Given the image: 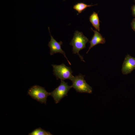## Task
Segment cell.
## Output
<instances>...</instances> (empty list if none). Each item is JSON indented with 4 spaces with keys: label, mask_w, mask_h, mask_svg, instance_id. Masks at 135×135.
I'll return each instance as SVG.
<instances>
[{
    "label": "cell",
    "mask_w": 135,
    "mask_h": 135,
    "mask_svg": "<svg viewBox=\"0 0 135 135\" xmlns=\"http://www.w3.org/2000/svg\"><path fill=\"white\" fill-rule=\"evenodd\" d=\"M89 42L88 38L84 36L82 32L78 30L75 32L74 36L70 44L72 46L73 54H77L81 60L85 62L83 56L79 54L80 51L86 48V45Z\"/></svg>",
    "instance_id": "obj_1"
},
{
    "label": "cell",
    "mask_w": 135,
    "mask_h": 135,
    "mask_svg": "<svg viewBox=\"0 0 135 135\" xmlns=\"http://www.w3.org/2000/svg\"><path fill=\"white\" fill-rule=\"evenodd\" d=\"M28 94L32 98L45 104H46L48 97L50 96V92H47L44 88L37 85L30 87Z\"/></svg>",
    "instance_id": "obj_2"
},
{
    "label": "cell",
    "mask_w": 135,
    "mask_h": 135,
    "mask_svg": "<svg viewBox=\"0 0 135 135\" xmlns=\"http://www.w3.org/2000/svg\"><path fill=\"white\" fill-rule=\"evenodd\" d=\"M84 75L79 74L78 75L74 76L71 80L72 82V85L78 92L92 93V88L88 84L84 79Z\"/></svg>",
    "instance_id": "obj_3"
},
{
    "label": "cell",
    "mask_w": 135,
    "mask_h": 135,
    "mask_svg": "<svg viewBox=\"0 0 135 135\" xmlns=\"http://www.w3.org/2000/svg\"><path fill=\"white\" fill-rule=\"evenodd\" d=\"M54 74L57 80L69 79L71 80L74 77L72 74L73 72L70 67L66 66L64 63L60 65L52 64Z\"/></svg>",
    "instance_id": "obj_4"
},
{
    "label": "cell",
    "mask_w": 135,
    "mask_h": 135,
    "mask_svg": "<svg viewBox=\"0 0 135 135\" xmlns=\"http://www.w3.org/2000/svg\"><path fill=\"white\" fill-rule=\"evenodd\" d=\"M60 84L52 92H50V96L53 98L56 104L58 103L62 98L67 96V93L72 87L68 84L64 80H61Z\"/></svg>",
    "instance_id": "obj_5"
},
{
    "label": "cell",
    "mask_w": 135,
    "mask_h": 135,
    "mask_svg": "<svg viewBox=\"0 0 135 135\" xmlns=\"http://www.w3.org/2000/svg\"><path fill=\"white\" fill-rule=\"evenodd\" d=\"M48 30L50 35L51 39L48 44V46L50 48V54L51 55H52L54 54L60 53L62 54L67 60L68 62L70 65L71 64L68 60L65 52L61 48V45L62 44V42L60 41L59 42H58L51 35L49 27H48Z\"/></svg>",
    "instance_id": "obj_6"
},
{
    "label": "cell",
    "mask_w": 135,
    "mask_h": 135,
    "mask_svg": "<svg viewBox=\"0 0 135 135\" xmlns=\"http://www.w3.org/2000/svg\"><path fill=\"white\" fill-rule=\"evenodd\" d=\"M135 69V58L128 54L126 56L123 63L122 72L123 74L130 73Z\"/></svg>",
    "instance_id": "obj_7"
},
{
    "label": "cell",
    "mask_w": 135,
    "mask_h": 135,
    "mask_svg": "<svg viewBox=\"0 0 135 135\" xmlns=\"http://www.w3.org/2000/svg\"><path fill=\"white\" fill-rule=\"evenodd\" d=\"M91 28L94 34L91 40L89 41L90 46L86 54H88L90 49L95 46L99 44H104L106 42L105 38L98 31L93 30L92 28Z\"/></svg>",
    "instance_id": "obj_8"
},
{
    "label": "cell",
    "mask_w": 135,
    "mask_h": 135,
    "mask_svg": "<svg viewBox=\"0 0 135 135\" xmlns=\"http://www.w3.org/2000/svg\"><path fill=\"white\" fill-rule=\"evenodd\" d=\"M89 20L95 29L99 32L100 30V20L98 14L93 12L90 17Z\"/></svg>",
    "instance_id": "obj_9"
},
{
    "label": "cell",
    "mask_w": 135,
    "mask_h": 135,
    "mask_svg": "<svg viewBox=\"0 0 135 135\" xmlns=\"http://www.w3.org/2000/svg\"><path fill=\"white\" fill-rule=\"evenodd\" d=\"M96 5H88L83 2H78L73 6V8L78 12L79 14L81 13L87 8Z\"/></svg>",
    "instance_id": "obj_10"
},
{
    "label": "cell",
    "mask_w": 135,
    "mask_h": 135,
    "mask_svg": "<svg viewBox=\"0 0 135 135\" xmlns=\"http://www.w3.org/2000/svg\"><path fill=\"white\" fill-rule=\"evenodd\" d=\"M29 135H52L49 132L46 131L40 128H36L28 134Z\"/></svg>",
    "instance_id": "obj_11"
},
{
    "label": "cell",
    "mask_w": 135,
    "mask_h": 135,
    "mask_svg": "<svg viewBox=\"0 0 135 135\" xmlns=\"http://www.w3.org/2000/svg\"><path fill=\"white\" fill-rule=\"evenodd\" d=\"M131 24L132 28L135 32V18L132 20Z\"/></svg>",
    "instance_id": "obj_12"
},
{
    "label": "cell",
    "mask_w": 135,
    "mask_h": 135,
    "mask_svg": "<svg viewBox=\"0 0 135 135\" xmlns=\"http://www.w3.org/2000/svg\"><path fill=\"white\" fill-rule=\"evenodd\" d=\"M132 14L133 16L135 18V4L133 5L131 7Z\"/></svg>",
    "instance_id": "obj_13"
},
{
    "label": "cell",
    "mask_w": 135,
    "mask_h": 135,
    "mask_svg": "<svg viewBox=\"0 0 135 135\" xmlns=\"http://www.w3.org/2000/svg\"><path fill=\"white\" fill-rule=\"evenodd\" d=\"M134 2L135 3V0H134Z\"/></svg>",
    "instance_id": "obj_14"
}]
</instances>
